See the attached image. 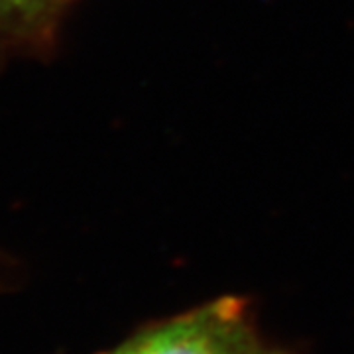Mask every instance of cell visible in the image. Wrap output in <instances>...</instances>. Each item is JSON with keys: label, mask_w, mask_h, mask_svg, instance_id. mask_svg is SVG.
<instances>
[{"label": "cell", "mask_w": 354, "mask_h": 354, "mask_svg": "<svg viewBox=\"0 0 354 354\" xmlns=\"http://www.w3.org/2000/svg\"><path fill=\"white\" fill-rule=\"evenodd\" d=\"M260 342L248 301L223 295L144 325L101 354H250Z\"/></svg>", "instance_id": "cell-1"}, {"label": "cell", "mask_w": 354, "mask_h": 354, "mask_svg": "<svg viewBox=\"0 0 354 354\" xmlns=\"http://www.w3.org/2000/svg\"><path fill=\"white\" fill-rule=\"evenodd\" d=\"M71 0H0V26L24 34H46Z\"/></svg>", "instance_id": "cell-2"}, {"label": "cell", "mask_w": 354, "mask_h": 354, "mask_svg": "<svg viewBox=\"0 0 354 354\" xmlns=\"http://www.w3.org/2000/svg\"><path fill=\"white\" fill-rule=\"evenodd\" d=\"M250 354H290V353H286V351H281V348H274V346H266L264 342H260V344H258Z\"/></svg>", "instance_id": "cell-3"}]
</instances>
